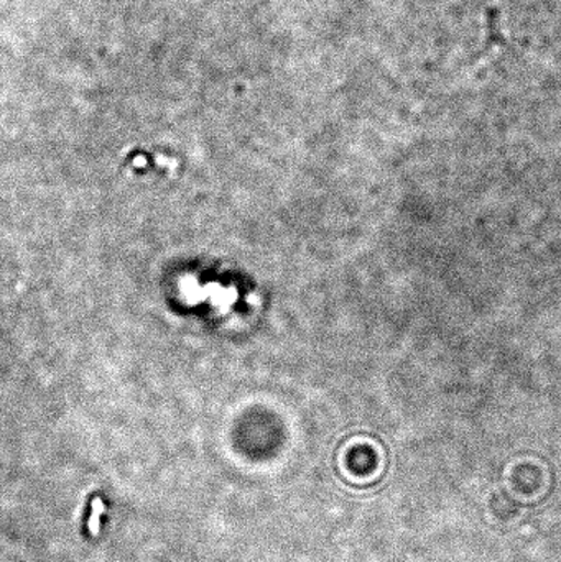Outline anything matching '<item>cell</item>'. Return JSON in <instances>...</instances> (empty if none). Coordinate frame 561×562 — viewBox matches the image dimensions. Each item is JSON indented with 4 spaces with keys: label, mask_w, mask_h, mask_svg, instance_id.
<instances>
[{
    "label": "cell",
    "mask_w": 561,
    "mask_h": 562,
    "mask_svg": "<svg viewBox=\"0 0 561 562\" xmlns=\"http://www.w3.org/2000/svg\"><path fill=\"white\" fill-rule=\"evenodd\" d=\"M490 43L491 45L504 46L506 45V38L501 35L500 29H497V13L490 12Z\"/></svg>",
    "instance_id": "cell-1"
}]
</instances>
